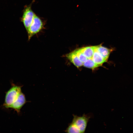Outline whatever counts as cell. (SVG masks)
<instances>
[{
	"label": "cell",
	"instance_id": "6da1fadb",
	"mask_svg": "<svg viewBox=\"0 0 133 133\" xmlns=\"http://www.w3.org/2000/svg\"><path fill=\"white\" fill-rule=\"evenodd\" d=\"M11 85L10 89L5 92L4 101L3 105L6 108H10L21 91L22 86L16 85L12 83H11Z\"/></svg>",
	"mask_w": 133,
	"mask_h": 133
},
{
	"label": "cell",
	"instance_id": "7a4b0ae2",
	"mask_svg": "<svg viewBox=\"0 0 133 133\" xmlns=\"http://www.w3.org/2000/svg\"><path fill=\"white\" fill-rule=\"evenodd\" d=\"M45 25V23L43 20L35 14L32 23L26 30L28 40H30L33 36L43 30Z\"/></svg>",
	"mask_w": 133,
	"mask_h": 133
},
{
	"label": "cell",
	"instance_id": "3957f363",
	"mask_svg": "<svg viewBox=\"0 0 133 133\" xmlns=\"http://www.w3.org/2000/svg\"><path fill=\"white\" fill-rule=\"evenodd\" d=\"M32 4L25 6L23 11L21 21L26 30L29 28L33 21L35 14L32 9Z\"/></svg>",
	"mask_w": 133,
	"mask_h": 133
},
{
	"label": "cell",
	"instance_id": "277c9868",
	"mask_svg": "<svg viewBox=\"0 0 133 133\" xmlns=\"http://www.w3.org/2000/svg\"><path fill=\"white\" fill-rule=\"evenodd\" d=\"M73 116L72 122L77 126L81 133H84L90 117L84 114L81 116H78L75 115H74Z\"/></svg>",
	"mask_w": 133,
	"mask_h": 133
},
{
	"label": "cell",
	"instance_id": "5b68a950",
	"mask_svg": "<svg viewBox=\"0 0 133 133\" xmlns=\"http://www.w3.org/2000/svg\"><path fill=\"white\" fill-rule=\"evenodd\" d=\"M27 102L25 95L21 91L10 108L13 109L18 114H19L21 109Z\"/></svg>",
	"mask_w": 133,
	"mask_h": 133
},
{
	"label": "cell",
	"instance_id": "8992f818",
	"mask_svg": "<svg viewBox=\"0 0 133 133\" xmlns=\"http://www.w3.org/2000/svg\"><path fill=\"white\" fill-rule=\"evenodd\" d=\"M97 46H95L92 60L98 67L100 66L106 61L97 50Z\"/></svg>",
	"mask_w": 133,
	"mask_h": 133
},
{
	"label": "cell",
	"instance_id": "52a82bcc",
	"mask_svg": "<svg viewBox=\"0 0 133 133\" xmlns=\"http://www.w3.org/2000/svg\"><path fill=\"white\" fill-rule=\"evenodd\" d=\"M95 46H87L79 48L80 51L87 59L92 60Z\"/></svg>",
	"mask_w": 133,
	"mask_h": 133
},
{
	"label": "cell",
	"instance_id": "ba28073f",
	"mask_svg": "<svg viewBox=\"0 0 133 133\" xmlns=\"http://www.w3.org/2000/svg\"><path fill=\"white\" fill-rule=\"evenodd\" d=\"M65 56L77 68L83 66L82 63L79 60L73 51L66 54Z\"/></svg>",
	"mask_w": 133,
	"mask_h": 133
},
{
	"label": "cell",
	"instance_id": "9c48e42d",
	"mask_svg": "<svg viewBox=\"0 0 133 133\" xmlns=\"http://www.w3.org/2000/svg\"><path fill=\"white\" fill-rule=\"evenodd\" d=\"M97 50L104 59L107 61L111 50L102 46L101 45H97Z\"/></svg>",
	"mask_w": 133,
	"mask_h": 133
},
{
	"label": "cell",
	"instance_id": "30bf717a",
	"mask_svg": "<svg viewBox=\"0 0 133 133\" xmlns=\"http://www.w3.org/2000/svg\"><path fill=\"white\" fill-rule=\"evenodd\" d=\"M65 132L69 133H81L78 128L72 122L70 124L66 130Z\"/></svg>",
	"mask_w": 133,
	"mask_h": 133
},
{
	"label": "cell",
	"instance_id": "8fae6325",
	"mask_svg": "<svg viewBox=\"0 0 133 133\" xmlns=\"http://www.w3.org/2000/svg\"><path fill=\"white\" fill-rule=\"evenodd\" d=\"M84 67L92 69L98 67V66L92 60L87 59L83 64Z\"/></svg>",
	"mask_w": 133,
	"mask_h": 133
}]
</instances>
